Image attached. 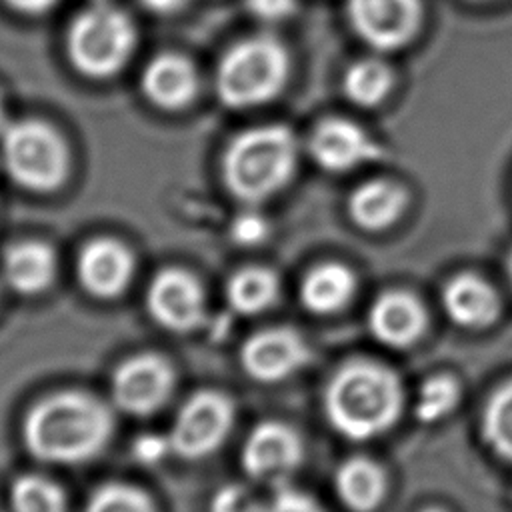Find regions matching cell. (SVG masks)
<instances>
[{
	"instance_id": "cell-1",
	"label": "cell",
	"mask_w": 512,
	"mask_h": 512,
	"mask_svg": "<svg viewBox=\"0 0 512 512\" xmlns=\"http://www.w3.org/2000/svg\"><path fill=\"white\" fill-rule=\"evenodd\" d=\"M110 434L108 408L80 392H60L38 400L22 426L28 452L52 464H76L96 456Z\"/></svg>"
},
{
	"instance_id": "cell-2",
	"label": "cell",
	"mask_w": 512,
	"mask_h": 512,
	"mask_svg": "<svg viewBox=\"0 0 512 512\" xmlns=\"http://www.w3.org/2000/svg\"><path fill=\"white\" fill-rule=\"evenodd\" d=\"M404 390L388 366L354 360L334 372L324 390V414L348 440H372L400 418Z\"/></svg>"
},
{
	"instance_id": "cell-3",
	"label": "cell",
	"mask_w": 512,
	"mask_h": 512,
	"mask_svg": "<svg viewBox=\"0 0 512 512\" xmlns=\"http://www.w3.org/2000/svg\"><path fill=\"white\" fill-rule=\"evenodd\" d=\"M298 142L282 124L258 126L238 134L222 160L228 190L244 202H262L292 178Z\"/></svg>"
},
{
	"instance_id": "cell-4",
	"label": "cell",
	"mask_w": 512,
	"mask_h": 512,
	"mask_svg": "<svg viewBox=\"0 0 512 512\" xmlns=\"http://www.w3.org/2000/svg\"><path fill=\"white\" fill-rule=\"evenodd\" d=\"M288 78V54L268 36L232 46L216 70L218 98L230 108H250L272 100Z\"/></svg>"
},
{
	"instance_id": "cell-5",
	"label": "cell",
	"mask_w": 512,
	"mask_h": 512,
	"mask_svg": "<svg viewBox=\"0 0 512 512\" xmlns=\"http://www.w3.org/2000/svg\"><path fill=\"white\" fill-rule=\"evenodd\" d=\"M132 20L110 4L98 2L80 12L68 28V56L86 76L106 78L116 74L134 48Z\"/></svg>"
},
{
	"instance_id": "cell-6",
	"label": "cell",
	"mask_w": 512,
	"mask_h": 512,
	"mask_svg": "<svg viewBox=\"0 0 512 512\" xmlns=\"http://www.w3.org/2000/svg\"><path fill=\"white\" fill-rule=\"evenodd\" d=\"M2 158L12 180L30 190H54L68 174L64 138L40 120L8 124L2 132Z\"/></svg>"
},
{
	"instance_id": "cell-7",
	"label": "cell",
	"mask_w": 512,
	"mask_h": 512,
	"mask_svg": "<svg viewBox=\"0 0 512 512\" xmlns=\"http://www.w3.org/2000/svg\"><path fill=\"white\" fill-rule=\"evenodd\" d=\"M234 422V406L226 394L202 390L192 394L180 408L172 430V452L186 460L212 454L228 436Z\"/></svg>"
},
{
	"instance_id": "cell-8",
	"label": "cell",
	"mask_w": 512,
	"mask_h": 512,
	"mask_svg": "<svg viewBox=\"0 0 512 512\" xmlns=\"http://www.w3.org/2000/svg\"><path fill=\"white\" fill-rule=\"evenodd\" d=\"M352 30L372 48L390 52L406 46L420 28V0H346Z\"/></svg>"
},
{
	"instance_id": "cell-9",
	"label": "cell",
	"mask_w": 512,
	"mask_h": 512,
	"mask_svg": "<svg viewBox=\"0 0 512 512\" xmlns=\"http://www.w3.org/2000/svg\"><path fill=\"white\" fill-rule=\"evenodd\" d=\"M304 446L296 430L282 422H262L252 428L242 448V468L262 484L280 488L302 464Z\"/></svg>"
},
{
	"instance_id": "cell-10",
	"label": "cell",
	"mask_w": 512,
	"mask_h": 512,
	"mask_svg": "<svg viewBox=\"0 0 512 512\" xmlns=\"http://www.w3.org/2000/svg\"><path fill=\"white\" fill-rule=\"evenodd\" d=\"M174 388L172 366L156 354H138L124 360L112 378L116 406L134 416H148L158 410Z\"/></svg>"
},
{
	"instance_id": "cell-11",
	"label": "cell",
	"mask_w": 512,
	"mask_h": 512,
	"mask_svg": "<svg viewBox=\"0 0 512 512\" xmlns=\"http://www.w3.org/2000/svg\"><path fill=\"white\" fill-rule=\"evenodd\" d=\"M150 316L170 332H192L206 318L204 292L198 280L180 268H166L148 286Z\"/></svg>"
},
{
	"instance_id": "cell-12",
	"label": "cell",
	"mask_w": 512,
	"mask_h": 512,
	"mask_svg": "<svg viewBox=\"0 0 512 512\" xmlns=\"http://www.w3.org/2000/svg\"><path fill=\"white\" fill-rule=\"evenodd\" d=\"M310 358L306 340L292 328H268L252 334L240 352L242 368L258 382H280Z\"/></svg>"
},
{
	"instance_id": "cell-13",
	"label": "cell",
	"mask_w": 512,
	"mask_h": 512,
	"mask_svg": "<svg viewBox=\"0 0 512 512\" xmlns=\"http://www.w3.org/2000/svg\"><path fill=\"white\" fill-rule=\"evenodd\" d=\"M308 148L316 164L328 172H348L384 156L382 146L362 126L344 118L322 120Z\"/></svg>"
},
{
	"instance_id": "cell-14",
	"label": "cell",
	"mask_w": 512,
	"mask_h": 512,
	"mask_svg": "<svg viewBox=\"0 0 512 512\" xmlns=\"http://www.w3.org/2000/svg\"><path fill=\"white\" fill-rule=\"evenodd\" d=\"M428 324L422 302L404 290L380 294L368 312L372 336L390 348H410L416 344Z\"/></svg>"
},
{
	"instance_id": "cell-15",
	"label": "cell",
	"mask_w": 512,
	"mask_h": 512,
	"mask_svg": "<svg viewBox=\"0 0 512 512\" xmlns=\"http://www.w3.org/2000/svg\"><path fill=\"white\" fill-rule=\"evenodd\" d=\"M134 272L130 250L112 238H98L84 246L78 258V278L96 298H114L124 292Z\"/></svg>"
},
{
	"instance_id": "cell-16",
	"label": "cell",
	"mask_w": 512,
	"mask_h": 512,
	"mask_svg": "<svg viewBox=\"0 0 512 512\" xmlns=\"http://www.w3.org/2000/svg\"><path fill=\"white\" fill-rule=\"evenodd\" d=\"M442 306L448 318L466 330H484L496 322L500 300L496 290L480 276L462 272L450 278L442 290Z\"/></svg>"
},
{
	"instance_id": "cell-17",
	"label": "cell",
	"mask_w": 512,
	"mask_h": 512,
	"mask_svg": "<svg viewBox=\"0 0 512 512\" xmlns=\"http://www.w3.org/2000/svg\"><path fill=\"white\" fill-rule=\"evenodd\" d=\"M196 70L180 54H160L142 74V90L150 102L166 110L184 108L196 94Z\"/></svg>"
},
{
	"instance_id": "cell-18",
	"label": "cell",
	"mask_w": 512,
	"mask_h": 512,
	"mask_svg": "<svg viewBox=\"0 0 512 512\" xmlns=\"http://www.w3.org/2000/svg\"><path fill=\"white\" fill-rule=\"evenodd\" d=\"M2 272L12 290L20 294H38L54 280V250L38 240L16 242L4 252Z\"/></svg>"
},
{
	"instance_id": "cell-19",
	"label": "cell",
	"mask_w": 512,
	"mask_h": 512,
	"mask_svg": "<svg viewBox=\"0 0 512 512\" xmlns=\"http://www.w3.org/2000/svg\"><path fill=\"white\" fill-rule=\"evenodd\" d=\"M334 488L350 512H374L386 498L388 480L378 462L354 456L336 470Z\"/></svg>"
},
{
	"instance_id": "cell-20",
	"label": "cell",
	"mask_w": 512,
	"mask_h": 512,
	"mask_svg": "<svg viewBox=\"0 0 512 512\" xmlns=\"http://www.w3.org/2000/svg\"><path fill=\"white\" fill-rule=\"evenodd\" d=\"M406 208V192L388 180H370L358 186L348 202L352 220L364 230H384L392 226Z\"/></svg>"
},
{
	"instance_id": "cell-21",
	"label": "cell",
	"mask_w": 512,
	"mask_h": 512,
	"mask_svg": "<svg viewBox=\"0 0 512 512\" xmlns=\"http://www.w3.org/2000/svg\"><path fill=\"white\" fill-rule=\"evenodd\" d=\"M356 278L344 264L328 262L312 268L302 286V304L314 314H334L342 310L354 296Z\"/></svg>"
},
{
	"instance_id": "cell-22",
	"label": "cell",
	"mask_w": 512,
	"mask_h": 512,
	"mask_svg": "<svg viewBox=\"0 0 512 512\" xmlns=\"http://www.w3.org/2000/svg\"><path fill=\"white\" fill-rule=\"evenodd\" d=\"M280 282L276 274L262 266L238 270L226 286L230 306L240 314H258L270 308L278 298Z\"/></svg>"
},
{
	"instance_id": "cell-23",
	"label": "cell",
	"mask_w": 512,
	"mask_h": 512,
	"mask_svg": "<svg viewBox=\"0 0 512 512\" xmlns=\"http://www.w3.org/2000/svg\"><path fill=\"white\" fill-rule=\"evenodd\" d=\"M480 432L498 458L512 462V380L500 384L486 400Z\"/></svg>"
},
{
	"instance_id": "cell-24",
	"label": "cell",
	"mask_w": 512,
	"mask_h": 512,
	"mask_svg": "<svg viewBox=\"0 0 512 512\" xmlns=\"http://www.w3.org/2000/svg\"><path fill=\"white\" fill-rule=\"evenodd\" d=\"M392 80V70L382 60H358L344 74V94L356 106L374 108L388 96Z\"/></svg>"
},
{
	"instance_id": "cell-25",
	"label": "cell",
	"mask_w": 512,
	"mask_h": 512,
	"mask_svg": "<svg viewBox=\"0 0 512 512\" xmlns=\"http://www.w3.org/2000/svg\"><path fill=\"white\" fill-rule=\"evenodd\" d=\"M12 512H66L62 490L48 478L24 474L10 488Z\"/></svg>"
},
{
	"instance_id": "cell-26",
	"label": "cell",
	"mask_w": 512,
	"mask_h": 512,
	"mask_svg": "<svg viewBox=\"0 0 512 512\" xmlns=\"http://www.w3.org/2000/svg\"><path fill=\"white\" fill-rule=\"evenodd\" d=\"M460 402V384L448 374L430 376L420 386L416 398V418L424 424H434L450 416Z\"/></svg>"
},
{
	"instance_id": "cell-27",
	"label": "cell",
	"mask_w": 512,
	"mask_h": 512,
	"mask_svg": "<svg viewBox=\"0 0 512 512\" xmlns=\"http://www.w3.org/2000/svg\"><path fill=\"white\" fill-rule=\"evenodd\" d=\"M84 512H156L152 500L138 488L110 482L94 490Z\"/></svg>"
},
{
	"instance_id": "cell-28",
	"label": "cell",
	"mask_w": 512,
	"mask_h": 512,
	"mask_svg": "<svg viewBox=\"0 0 512 512\" xmlns=\"http://www.w3.org/2000/svg\"><path fill=\"white\" fill-rule=\"evenodd\" d=\"M262 506L264 504L258 502L250 488L242 484H226L214 494L210 512H262Z\"/></svg>"
},
{
	"instance_id": "cell-29",
	"label": "cell",
	"mask_w": 512,
	"mask_h": 512,
	"mask_svg": "<svg viewBox=\"0 0 512 512\" xmlns=\"http://www.w3.org/2000/svg\"><path fill=\"white\" fill-rule=\"evenodd\" d=\"M262 512H326V510L310 494L290 486H280V488H274L272 498L264 502Z\"/></svg>"
},
{
	"instance_id": "cell-30",
	"label": "cell",
	"mask_w": 512,
	"mask_h": 512,
	"mask_svg": "<svg viewBox=\"0 0 512 512\" xmlns=\"http://www.w3.org/2000/svg\"><path fill=\"white\" fill-rule=\"evenodd\" d=\"M230 234H232L234 242L252 246V244L262 242L268 236V222L264 220V216H260L256 212H242L234 218Z\"/></svg>"
},
{
	"instance_id": "cell-31",
	"label": "cell",
	"mask_w": 512,
	"mask_h": 512,
	"mask_svg": "<svg viewBox=\"0 0 512 512\" xmlns=\"http://www.w3.org/2000/svg\"><path fill=\"white\" fill-rule=\"evenodd\" d=\"M172 450L170 438L160 434H142L132 444V454L140 464H158Z\"/></svg>"
},
{
	"instance_id": "cell-32",
	"label": "cell",
	"mask_w": 512,
	"mask_h": 512,
	"mask_svg": "<svg viewBox=\"0 0 512 512\" xmlns=\"http://www.w3.org/2000/svg\"><path fill=\"white\" fill-rule=\"evenodd\" d=\"M246 4L254 16L276 22L294 12L296 0H246Z\"/></svg>"
},
{
	"instance_id": "cell-33",
	"label": "cell",
	"mask_w": 512,
	"mask_h": 512,
	"mask_svg": "<svg viewBox=\"0 0 512 512\" xmlns=\"http://www.w3.org/2000/svg\"><path fill=\"white\" fill-rule=\"evenodd\" d=\"M4 2H8L12 8L26 14H42L56 4V0H4Z\"/></svg>"
},
{
	"instance_id": "cell-34",
	"label": "cell",
	"mask_w": 512,
	"mask_h": 512,
	"mask_svg": "<svg viewBox=\"0 0 512 512\" xmlns=\"http://www.w3.org/2000/svg\"><path fill=\"white\" fill-rule=\"evenodd\" d=\"M148 10L152 12H160V14H168L174 12L178 8H182L186 4V0H140Z\"/></svg>"
},
{
	"instance_id": "cell-35",
	"label": "cell",
	"mask_w": 512,
	"mask_h": 512,
	"mask_svg": "<svg viewBox=\"0 0 512 512\" xmlns=\"http://www.w3.org/2000/svg\"><path fill=\"white\" fill-rule=\"evenodd\" d=\"M506 274H508V282H510V288H512V252H510L508 262H506Z\"/></svg>"
},
{
	"instance_id": "cell-36",
	"label": "cell",
	"mask_w": 512,
	"mask_h": 512,
	"mask_svg": "<svg viewBox=\"0 0 512 512\" xmlns=\"http://www.w3.org/2000/svg\"><path fill=\"white\" fill-rule=\"evenodd\" d=\"M422 512H444V510H440V508H426V510H422Z\"/></svg>"
},
{
	"instance_id": "cell-37",
	"label": "cell",
	"mask_w": 512,
	"mask_h": 512,
	"mask_svg": "<svg viewBox=\"0 0 512 512\" xmlns=\"http://www.w3.org/2000/svg\"><path fill=\"white\" fill-rule=\"evenodd\" d=\"M2 118H4V106H2V98H0V122H2Z\"/></svg>"
},
{
	"instance_id": "cell-38",
	"label": "cell",
	"mask_w": 512,
	"mask_h": 512,
	"mask_svg": "<svg viewBox=\"0 0 512 512\" xmlns=\"http://www.w3.org/2000/svg\"><path fill=\"white\" fill-rule=\"evenodd\" d=\"M478 2H480V0H478Z\"/></svg>"
}]
</instances>
